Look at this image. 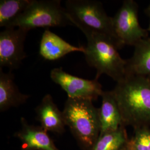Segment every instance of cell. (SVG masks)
<instances>
[{
  "mask_svg": "<svg viewBox=\"0 0 150 150\" xmlns=\"http://www.w3.org/2000/svg\"><path fill=\"white\" fill-rule=\"evenodd\" d=\"M125 126L118 129L100 134L92 150H121L127 141Z\"/></svg>",
  "mask_w": 150,
  "mask_h": 150,
  "instance_id": "cell-16",
  "label": "cell"
},
{
  "mask_svg": "<svg viewBox=\"0 0 150 150\" xmlns=\"http://www.w3.org/2000/svg\"><path fill=\"white\" fill-rule=\"evenodd\" d=\"M145 13L149 17L150 19V3L149 5L147 6V7L146 8V9L145 10Z\"/></svg>",
  "mask_w": 150,
  "mask_h": 150,
  "instance_id": "cell-18",
  "label": "cell"
},
{
  "mask_svg": "<svg viewBox=\"0 0 150 150\" xmlns=\"http://www.w3.org/2000/svg\"><path fill=\"white\" fill-rule=\"evenodd\" d=\"M124 147L127 150H150V129L148 126L135 128L134 135Z\"/></svg>",
  "mask_w": 150,
  "mask_h": 150,
  "instance_id": "cell-17",
  "label": "cell"
},
{
  "mask_svg": "<svg viewBox=\"0 0 150 150\" xmlns=\"http://www.w3.org/2000/svg\"><path fill=\"white\" fill-rule=\"evenodd\" d=\"M21 127L15 136L21 143L22 150H60L54 145L48 132L40 126L27 122L23 117L21 119Z\"/></svg>",
  "mask_w": 150,
  "mask_h": 150,
  "instance_id": "cell-9",
  "label": "cell"
},
{
  "mask_svg": "<svg viewBox=\"0 0 150 150\" xmlns=\"http://www.w3.org/2000/svg\"><path fill=\"white\" fill-rule=\"evenodd\" d=\"M51 80L64 90L68 98L96 100L101 96L103 91L98 80H87L71 75L64 71L62 67L51 70Z\"/></svg>",
  "mask_w": 150,
  "mask_h": 150,
  "instance_id": "cell-7",
  "label": "cell"
},
{
  "mask_svg": "<svg viewBox=\"0 0 150 150\" xmlns=\"http://www.w3.org/2000/svg\"><path fill=\"white\" fill-rule=\"evenodd\" d=\"M28 31L20 28H6L0 33V67L10 70L18 68L27 57L25 41Z\"/></svg>",
  "mask_w": 150,
  "mask_h": 150,
  "instance_id": "cell-8",
  "label": "cell"
},
{
  "mask_svg": "<svg viewBox=\"0 0 150 150\" xmlns=\"http://www.w3.org/2000/svg\"><path fill=\"white\" fill-rule=\"evenodd\" d=\"M147 30L149 31V32H150V23H149V27H148V28L147 29Z\"/></svg>",
  "mask_w": 150,
  "mask_h": 150,
  "instance_id": "cell-19",
  "label": "cell"
},
{
  "mask_svg": "<svg viewBox=\"0 0 150 150\" xmlns=\"http://www.w3.org/2000/svg\"><path fill=\"white\" fill-rule=\"evenodd\" d=\"M134 47L132 56L126 60V75L150 77V38L142 40Z\"/></svg>",
  "mask_w": 150,
  "mask_h": 150,
  "instance_id": "cell-14",
  "label": "cell"
},
{
  "mask_svg": "<svg viewBox=\"0 0 150 150\" xmlns=\"http://www.w3.org/2000/svg\"><path fill=\"white\" fill-rule=\"evenodd\" d=\"M139 6L133 0H125L112 17L113 29L119 48L125 45L135 46L148 38V31L141 27L138 18Z\"/></svg>",
  "mask_w": 150,
  "mask_h": 150,
  "instance_id": "cell-6",
  "label": "cell"
},
{
  "mask_svg": "<svg viewBox=\"0 0 150 150\" xmlns=\"http://www.w3.org/2000/svg\"><path fill=\"white\" fill-rule=\"evenodd\" d=\"M30 97L21 93L14 81V75L0 70V111L4 112L11 107H18L26 103Z\"/></svg>",
  "mask_w": 150,
  "mask_h": 150,
  "instance_id": "cell-13",
  "label": "cell"
},
{
  "mask_svg": "<svg viewBox=\"0 0 150 150\" xmlns=\"http://www.w3.org/2000/svg\"><path fill=\"white\" fill-rule=\"evenodd\" d=\"M84 46H73L46 28L43 32L40 43L39 54L44 59L56 61L67 54L74 52L83 54Z\"/></svg>",
  "mask_w": 150,
  "mask_h": 150,
  "instance_id": "cell-11",
  "label": "cell"
},
{
  "mask_svg": "<svg viewBox=\"0 0 150 150\" xmlns=\"http://www.w3.org/2000/svg\"><path fill=\"white\" fill-rule=\"evenodd\" d=\"M64 8L73 25L107 35L118 46L113 33L112 17L107 15L101 2L67 0L65 1Z\"/></svg>",
  "mask_w": 150,
  "mask_h": 150,
  "instance_id": "cell-5",
  "label": "cell"
},
{
  "mask_svg": "<svg viewBox=\"0 0 150 150\" xmlns=\"http://www.w3.org/2000/svg\"><path fill=\"white\" fill-rule=\"evenodd\" d=\"M121 150H127V149H126V148H125V147H123V148H122V149H121Z\"/></svg>",
  "mask_w": 150,
  "mask_h": 150,
  "instance_id": "cell-20",
  "label": "cell"
},
{
  "mask_svg": "<svg viewBox=\"0 0 150 150\" xmlns=\"http://www.w3.org/2000/svg\"><path fill=\"white\" fill-rule=\"evenodd\" d=\"M36 120L47 132L62 134L65 132L64 118L50 94L45 95L41 102L35 108Z\"/></svg>",
  "mask_w": 150,
  "mask_h": 150,
  "instance_id": "cell-10",
  "label": "cell"
},
{
  "mask_svg": "<svg viewBox=\"0 0 150 150\" xmlns=\"http://www.w3.org/2000/svg\"><path fill=\"white\" fill-rule=\"evenodd\" d=\"M147 78H148V79H149L150 81V77H147Z\"/></svg>",
  "mask_w": 150,
  "mask_h": 150,
  "instance_id": "cell-21",
  "label": "cell"
},
{
  "mask_svg": "<svg viewBox=\"0 0 150 150\" xmlns=\"http://www.w3.org/2000/svg\"><path fill=\"white\" fill-rule=\"evenodd\" d=\"M73 25L59 0H32L31 4L7 28H20L29 31L38 27Z\"/></svg>",
  "mask_w": 150,
  "mask_h": 150,
  "instance_id": "cell-4",
  "label": "cell"
},
{
  "mask_svg": "<svg viewBox=\"0 0 150 150\" xmlns=\"http://www.w3.org/2000/svg\"><path fill=\"white\" fill-rule=\"evenodd\" d=\"M84 33L87 45L83 54L88 64L96 70L95 79L107 75L117 82L126 76V60L121 58L120 49L112 38L83 27L79 28Z\"/></svg>",
  "mask_w": 150,
  "mask_h": 150,
  "instance_id": "cell-2",
  "label": "cell"
},
{
  "mask_svg": "<svg viewBox=\"0 0 150 150\" xmlns=\"http://www.w3.org/2000/svg\"><path fill=\"white\" fill-rule=\"evenodd\" d=\"M32 0H1L0 26L5 28L26 10Z\"/></svg>",
  "mask_w": 150,
  "mask_h": 150,
  "instance_id": "cell-15",
  "label": "cell"
},
{
  "mask_svg": "<svg viewBox=\"0 0 150 150\" xmlns=\"http://www.w3.org/2000/svg\"><path fill=\"white\" fill-rule=\"evenodd\" d=\"M64 123L83 150H92L100 134L98 108L90 100L68 98L62 111Z\"/></svg>",
  "mask_w": 150,
  "mask_h": 150,
  "instance_id": "cell-3",
  "label": "cell"
},
{
  "mask_svg": "<svg viewBox=\"0 0 150 150\" xmlns=\"http://www.w3.org/2000/svg\"><path fill=\"white\" fill-rule=\"evenodd\" d=\"M101 97L102 104L98 108L100 134L116 131L123 126L121 113L112 91H103Z\"/></svg>",
  "mask_w": 150,
  "mask_h": 150,
  "instance_id": "cell-12",
  "label": "cell"
},
{
  "mask_svg": "<svg viewBox=\"0 0 150 150\" xmlns=\"http://www.w3.org/2000/svg\"><path fill=\"white\" fill-rule=\"evenodd\" d=\"M113 93L121 113L122 125L135 128L150 125V81L126 75L117 82Z\"/></svg>",
  "mask_w": 150,
  "mask_h": 150,
  "instance_id": "cell-1",
  "label": "cell"
}]
</instances>
